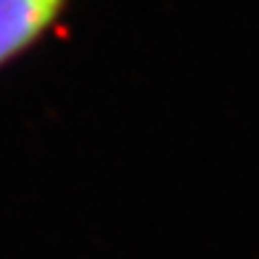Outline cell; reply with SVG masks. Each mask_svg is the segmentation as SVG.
<instances>
[{
    "instance_id": "1",
    "label": "cell",
    "mask_w": 259,
    "mask_h": 259,
    "mask_svg": "<svg viewBox=\"0 0 259 259\" xmlns=\"http://www.w3.org/2000/svg\"><path fill=\"white\" fill-rule=\"evenodd\" d=\"M69 6L72 0H0V72L37 48Z\"/></svg>"
}]
</instances>
